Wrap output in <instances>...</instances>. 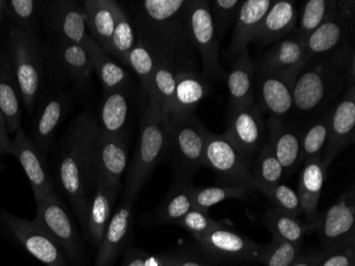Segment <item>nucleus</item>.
Returning a JSON list of instances; mask_svg holds the SVG:
<instances>
[{"instance_id": "nucleus-13", "label": "nucleus", "mask_w": 355, "mask_h": 266, "mask_svg": "<svg viewBox=\"0 0 355 266\" xmlns=\"http://www.w3.org/2000/svg\"><path fill=\"white\" fill-rule=\"evenodd\" d=\"M316 228L322 248L355 243L354 190L343 194L324 215L319 216Z\"/></svg>"}, {"instance_id": "nucleus-31", "label": "nucleus", "mask_w": 355, "mask_h": 266, "mask_svg": "<svg viewBox=\"0 0 355 266\" xmlns=\"http://www.w3.org/2000/svg\"><path fill=\"white\" fill-rule=\"evenodd\" d=\"M193 189L191 178L175 177L171 189L155 210V221L177 225L193 209Z\"/></svg>"}, {"instance_id": "nucleus-41", "label": "nucleus", "mask_w": 355, "mask_h": 266, "mask_svg": "<svg viewBox=\"0 0 355 266\" xmlns=\"http://www.w3.org/2000/svg\"><path fill=\"white\" fill-rule=\"evenodd\" d=\"M251 187L253 191L257 187H272L278 185L282 182L284 176H286L283 166L267 142L257 155L254 165L251 167Z\"/></svg>"}, {"instance_id": "nucleus-14", "label": "nucleus", "mask_w": 355, "mask_h": 266, "mask_svg": "<svg viewBox=\"0 0 355 266\" xmlns=\"http://www.w3.org/2000/svg\"><path fill=\"white\" fill-rule=\"evenodd\" d=\"M340 99L331 108L328 139L321 162L328 169L331 162L355 139V85H348Z\"/></svg>"}, {"instance_id": "nucleus-47", "label": "nucleus", "mask_w": 355, "mask_h": 266, "mask_svg": "<svg viewBox=\"0 0 355 266\" xmlns=\"http://www.w3.org/2000/svg\"><path fill=\"white\" fill-rule=\"evenodd\" d=\"M243 1L241 0H211L209 10L218 40L223 39L227 30L235 23Z\"/></svg>"}, {"instance_id": "nucleus-36", "label": "nucleus", "mask_w": 355, "mask_h": 266, "mask_svg": "<svg viewBox=\"0 0 355 266\" xmlns=\"http://www.w3.org/2000/svg\"><path fill=\"white\" fill-rule=\"evenodd\" d=\"M115 26L107 53L121 65L127 66V60L137 42V32L129 13L113 0Z\"/></svg>"}, {"instance_id": "nucleus-34", "label": "nucleus", "mask_w": 355, "mask_h": 266, "mask_svg": "<svg viewBox=\"0 0 355 266\" xmlns=\"http://www.w3.org/2000/svg\"><path fill=\"white\" fill-rule=\"evenodd\" d=\"M112 3L113 0H85L83 3L89 35L107 53L115 26L114 11Z\"/></svg>"}, {"instance_id": "nucleus-38", "label": "nucleus", "mask_w": 355, "mask_h": 266, "mask_svg": "<svg viewBox=\"0 0 355 266\" xmlns=\"http://www.w3.org/2000/svg\"><path fill=\"white\" fill-rule=\"evenodd\" d=\"M336 0H308L299 11L298 23L293 35L305 40L319 26L336 14Z\"/></svg>"}, {"instance_id": "nucleus-29", "label": "nucleus", "mask_w": 355, "mask_h": 266, "mask_svg": "<svg viewBox=\"0 0 355 266\" xmlns=\"http://www.w3.org/2000/svg\"><path fill=\"white\" fill-rule=\"evenodd\" d=\"M225 77L230 96V108L249 107L255 103V67L248 49L235 58L232 69Z\"/></svg>"}, {"instance_id": "nucleus-1", "label": "nucleus", "mask_w": 355, "mask_h": 266, "mask_svg": "<svg viewBox=\"0 0 355 266\" xmlns=\"http://www.w3.org/2000/svg\"><path fill=\"white\" fill-rule=\"evenodd\" d=\"M191 0H141L133 3L130 15L137 38L155 57L180 67H197L196 49L189 33Z\"/></svg>"}, {"instance_id": "nucleus-15", "label": "nucleus", "mask_w": 355, "mask_h": 266, "mask_svg": "<svg viewBox=\"0 0 355 266\" xmlns=\"http://www.w3.org/2000/svg\"><path fill=\"white\" fill-rule=\"evenodd\" d=\"M198 243L207 257L219 261H257L262 248L223 224L211 230Z\"/></svg>"}, {"instance_id": "nucleus-16", "label": "nucleus", "mask_w": 355, "mask_h": 266, "mask_svg": "<svg viewBox=\"0 0 355 266\" xmlns=\"http://www.w3.org/2000/svg\"><path fill=\"white\" fill-rule=\"evenodd\" d=\"M44 17L58 41L83 45L89 37L83 3L71 0L45 3Z\"/></svg>"}, {"instance_id": "nucleus-40", "label": "nucleus", "mask_w": 355, "mask_h": 266, "mask_svg": "<svg viewBox=\"0 0 355 266\" xmlns=\"http://www.w3.org/2000/svg\"><path fill=\"white\" fill-rule=\"evenodd\" d=\"M253 191L246 185H225L195 188L193 191V209L207 212L209 208L228 199H244Z\"/></svg>"}, {"instance_id": "nucleus-53", "label": "nucleus", "mask_w": 355, "mask_h": 266, "mask_svg": "<svg viewBox=\"0 0 355 266\" xmlns=\"http://www.w3.org/2000/svg\"><path fill=\"white\" fill-rule=\"evenodd\" d=\"M321 257V251H312L308 255H302L298 258L292 266H318L319 260Z\"/></svg>"}, {"instance_id": "nucleus-30", "label": "nucleus", "mask_w": 355, "mask_h": 266, "mask_svg": "<svg viewBox=\"0 0 355 266\" xmlns=\"http://www.w3.org/2000/svg\"><path fill=\"white\" fill-rule=\"evenodd\" d=\"M67 107L69 97L67 94L59 92L51 96L40 113L32 129L31 141L43 155L51 149L53 137L63 121Z\"/></svg>"}, {"instance_id": "nucleus-33", "label": "nucleus", "mask_w": 355, "mask_h": 266, "mask_svg": "<svg viewBox=\"0 0 355 266\" xmlns=\"http://www.w3.org/2000/svg\"><path fill=\"white\" fill-rule=\"evenodd\" d=\"M55 58L64 73L78 87L87 89L94 74V67L85 47L79 44L58 41Z\"/></svg>"}, {"instance_id": "nucleus-3", "label": "nucleus", "mask_w": 355, "mask_h": 266, "mask_svg": "<svg viewBox=\"0 0 355 266\" xmlns=\"http://www.w3.org/2000/svg\"><path fill=\"white\" fill-rule=\"evenodd\" d=\"M353 45L309 60L297 75L294 112L304 119H316L333 107L349 83L348 64Z\"/></svg>"}, {"instance_id": "nucleus-2", "label": "nucleus", "mask_w": 355, "mask_h": 266, "mask_svg": "<svg viewBox=\"0 0 355 266\" xmlns=\"http://www.w3.org/2000/svg\"><path fill=\"white\" fill-rule=\"evenodd\" d=\"M98 123L89 110L71 123L64 135L58 162V179L69 198L73 213L85 230L89 206V193L95 185L93 143Z\"/></svg>"}, {"instance_id": "nucleus-7", "label": "nucleus", "mask_w": 355, "mask_h": 266, "mask_svg": "<svg viewBox=\"0 0 355 266\" xmlns=\"http://www.w3.org/2000/svg\"><path fill=\"white\" fill-rule=\"evenodd\" d=\"M189 25L193 47L202 62V75L207 80L225 77V72L220 62L219 40L209 10V1L191 0Z\"/></svg>"}, {"instance_id": "nucleus-12", "label": "nucleus", "mask_w": 355, "mask_h": 266, "mask_svg": "<svg viewBox=\"0 0 355 266\" xmlns=\"http://www.w3.org/2000/svg\"><path fill=\"white\" fill-rule=\"evenodd\" d=\"M297 75L255 69L254 94L269 117L286 119L294 112V85Z\"/></svg>"}, {"instance_id": "nucleus-5", "label": "nucleus", "mask_w": 355, "mask_h": 266, "mask_svg": "<svg viewBox=\"0 0 355 266\" xmlns=\"http://www.w3.org/2000/svg\"><path fill=\"white\" fill-rule=\"evenodd\" d=\"M207 131L195 113L167 117L165 158L173 166L175 177L193 178L205 165Z\"/></svg>"}, {"instance_id": "nucleus-23", "label": "nucleus", "mask_w": 355, "mask_h": 266, "mask_svg": "<svg viewBox=\"0 0 355 266\" xmlns=\"http://www.w3.org/2000/svg\"><path fill=\"white\" fill-rule=\"evenodd\" d=\"M211 91L207 78L197 67H180L175 75L173 105L167 117L195 113L197 106Z\"/></svg>"}, {"instance_id": "nucleus-48", "label": "nucleus", "mask_w": 355, "mask_h": 266, "mask_svg": "<svg viewBox=\"0 0 355 266\" xmlns=\"http://www.w3.org/2000/svg\"><path fill=\"white\" fill-rule=\"evenodd\" d=\"M177 225L184 228L198 242L201 238L207 235L211 230L219 227V226L223 225V223H219L216 219H212L207 212L191 209V211L187 212L183 216Z\"/></svg>"}, {"instance_id": "nucleus-37", "label": "nucleus", "mask_w": 355, "mask_h": 266, "mask_svg": "<svg viewBox=\"0 0 355 266\" xmlns=\"http://www.w3.org/2000/svg\"><path fill=\"white\" fill-rule=\"evenodd\" d=\"M178 69L179 67L171 62L157 59L153 74V87L148 103H155L166 116H168L173 105Z\"/></svg>"}, {"instance_id": "nucleus-44", "label": "nucleus", "mask_w": 355, "mask_h": 266, "mask_svg": "<svg viewBox=\"0 0 355 266\" xmlns=\"http://www.w3.org/2000/svg\"><path fill=\"white\" fill-rule=\"evenodd\" d=\"M157 58L145 42L137 38V44L128 57L127 66H129L141 80L144 91L147 97H150L153 87V74L157 66Z\"/></svg>"}, {"instance_id": "nucleus-49", "label": "nucleus", "mask_w": 355, "mask_h": 266, "mask_svg": "<svg viewBox=\"0 0 355 266\" xmlns=\"http://www.w3.org/2000/svg\"><path fill=\"white\" fill-rule=\"evenodd\" d=\"M179 255L159 253L150 255L141 249H128L121 266H177Z\"/></svg>"}, {"instance_id": "nucleus-8", "label": "nucleus", "mask_w": 355, "mask_h": 266, "mask_svg": "<svg viewBox=\"0 0 355 266\" xmlns=\"http://www.w3.org/2000/svg\"><path fill=\"white\" fill-rule=\"evenodd\" d=\"M37 225L58 244L65 257H69L73 264L79 263L83 255V243L67 208L63 205L57 193L37 203Z\"/></svg>"}, {"instance_id": "nucleus-42", "label": "nucleus", "mask_w": 355, "mask_h": 266, "mask_svg": "<svg viewBox=\"0 0 355 266\" xmlns=\"http://www.w3.org/2000/svg\"><path fill=\"white\" fill-rule=\"evenodd\" d=\"M330 110L317 116L302 132V163L321 159L328 139Z\"/></svg>"}, {"instance_id": "nucleus-11", "label": "nucleus", "mask_w": 355, "mask_h": 266, "mask_svg": "<svg viewBox=\"0 0 355 266\" xmlns=\"http://www.w3.org/2000/svg\"><path fill=\"white\" fill-rule=\"evenodd\" d=\"M266 133L264 111L259 103H254L249 107L230 108L227 130L223 135L247 159L251 161L259 155L265 145Z\"/></svg>"}, {"instance_id": "nucleus-17", "label": "nucleus", "mask_w": 355, "mask_h": 266, "mask_svg": "<svg viewBox=\"0 0 355 266\" xmlns=\"http://www.w3.org/2000/svg\"><path fill=\"white\" fill-rule=\"evenodd\" d=\"M10 155L14 156L21 163L29 179L37 203L55 192L53 179L46 166L45 157L21 128L16 132L11 142Z\"/></svg>"}, {"instance_id": "nucleus-32", "label": "nucleus", "mask_w": 355, "mask_h": 266, "mask_svg": "<svg viewBox=\"0 0 355 266\" xmlns=\"http://www.w3.org/2000/svg\"><path fill=\"white\" fill-rule=\"evenodd\" d=\"M21 99L11 59L0 56V110L10 133L21 129Z\"/></svg>"}, {"instance_id": "nucleus-27", "label": "nucleus", "mask_w": 355, "mask_h": 266, "mask_svg": "<svg viewBox=\"0 0 355 266\" xmlns=\"http://www.w3.org/2000/svg\"><path fill=\"white\" fill-rule=\"evenodd\" d=\"M327 169L321 159L304 163L299 182L298 195L300 198L302 213L306 217V224L317 227L318 223V203L321 191L326 181Z\"/></svg>"}, {"instance_id": "nucleus-26", "label": "nucleus", "mask_w": 355, "mask_h": 266, "mask_svg": "<svg viewBox=\"0 0 355 266\" xmlns=\"http://www.w3.org/2000/svg\"><path fill=\"white\" fill-rule=\"evenodd\" d=\"M275 0H245L234 23L229 56L236 58L248 49Z\"/></svg>"}, {"instance_id": "nucleus-18", "label": "nucleus", "mask_w": 355, "mask_h": 266, "mask_svg": "<svg viewBox=\"0 0 355 266\" xmlns=\"http://www.w3.org/2000/svg\"><path fill=\"white\" fill-rule=\"evenodd\" d=\"M128 144L125 135H107L99 127L93 143V167L96 175L115 183H121V177L128 166Z\"/></svg>"}, {"instance_id": "nucleus-45", "label": "nucleus", "mask_w": 355, "mask_h": 266, "mask_svg": "<svg viewBox=\"0 0 355 266\" xmlns=\"http://www.w3.org/2000/svg\"><path fill=\"white\" fill-rule=\"evenodd\" d=\"M301 256V245L273 239L262 246L257 262L265 266H292Z\"/></svg>"}, {"instance_id": "nucleus-19", "label": "nucleus", "mask_w": 355, "mask_h": 266, "mask_svg": "<svg viewBox=\"0 0 355 266\" xmlns=\"http://www.w3.org/2000/svg\"><path fill=\"white\" fill-rule=\"evenodd\" d=\"M121 190V183L109 181L101 176H95L93 197L89 201L85 231L87 241L98 247L105 235L112 211Z\"/></svg>"}, {"instance_id": "nucleus-50", "label": "nucleus", "mask_w": 355, "mask_h": 266, "mask_svg": "<svg viewBox=\"0 0 355 266\" xmlns=\"http://www.w3.org/2000/svg\"><path fill=\"white\" fill-rule=\"evenodd\" d=\"M318 266H355V243L322 248Z\"/></svg>"}, {"instance_id": "nucleus-25", "label": "nucleus", "mask_w": 355, "mask_h": 266, "mask_svg": "<svg viewBox=\"0 0 355 266\" xmlns=\"http://www.w3.org/2000/svg\"><path fill=\"white\" fill-rule=\"evenodd\" d=\"M353 32L354 26L343 21L335 14L304 40L308 61L352 45Z\"/></svg>"}, {"instance_id": "nucleus-54", "label": "nucleus", "mask_w": 355, "mask_h": 266, "mask_svg": "<svg viewBox=\"0 0 355 266\" xmlns=\"http://www.w3.org/2000/svg\"><path fill=\"white\" fill-rule=\"evenodd\" d=\"M177 266H207L199 262L195 258L189 257V256L179 255Z\"/></svg>"}, {"instance_id": "nucleus-24", "label": "nucleus", "mask_w": 355, "mask_h": 266, "mask_svg": "<svg viewBox=\"0 0 355 266\" xmlns=\"http://www.w3.org/2000/svg\"><path fill=\"white\" fill-rule=\"evenodd\" d=\"M299 11L296 1L275 0L253 41L268 46L292 35L298 23Z\"/></svg>"}, {"instance_id": "nucleus-22", "label": "nucleus", "mask_w": 355, "mask_h": 266, "mask_svg": "<svg viewBox=\"0 0 355 266\" xmlns=\"http://www.w3.org/2000/svg\"><path fill=\"white\" fill-rule=\"evenodd\" d=\"M308 62L304 40L289 35L281 41L272 44L254 63L255 69L272 73L298 75Z\"/></svg>"}, {"instance_id": "nucleus-39", "label": "nucleus", "mask_w": 355, "mask_h": 266, "mask_svg": "<svg viewBox=\"0 0 355 266\" xmlns=\"http://www.w3.org/2000/svg\"><path fill=\"white\" fill-rule=\"evenodd\" d=\"M264 225L271 232L273 239L283 240L299 245L302 243L303 238L314 229L312 226L299 221L298 217L276 209L267 212L264 217Z\"/></svg>"}, {"instance_id": "nucleus-28", "label": "nucleus", "mask_w": 355, "mask_h": 266, "mask_svg": "<svg viewBox=\"0 0 355 266\" xmlns=\"http://www.w3.org/2000/svg\"><path fill=\"white\" fill-rule=\"evenodd\" d=\"M83 46L89 53V59L93 64L94 73L97 74L101 80L103 93L128 89L130 83V75L127 69H123V65L115 61L89 35L85 40Z\"/></svg>"}, {"instance_id": "nucleus-46", "label": "nucleus", "mask_w": 355, "mask_h": 266, "mask_svg": "<svg viewBox=\"0 0 355 266\" xmlns=\"http://www.w3.org/2000/svg\"><path fill=\"white\" fill-rule=\"evenodd\" d=\"M254 191L261 192L266 196L269 201L275 205V209L298 217L302 213L300 198L298 193L292 188L287 187L283 183L272 185V187H257Z\"/></svg>"}, {"instance_id": "nucleus-52", "label": "nucleus", "mask_w": 355, "mask_h": 266, "mask_svg": "<svg viewBox=\"0 0 355 266\" xmlns=\"http://www.w3.org/2000/svg\"><path fill=\"white\" fill-rule=\"evenodd\" d=\"M11 151V141L8 135L7 124L3 112L0 110V156L9 155Z\"/></svg>"}, {"instance_id": "nucleus-35", "label": "nucleus", "mask_w": 355, "mask_h": 266, "mask_svg": "<svg viewBox=\"0 0 355 266\" xmlns=\"http://www.w3.org/2000/svg\"><path fill=\"white\" fill-rule=\"evenodd\" d=\"M130 113V101L128 89L103 93L101 108L99 127L111 135H125V126Z\"/></svg>"}, {"instance_id": "nucleus-43", "label": "nucleus", "mask_w": 355, "mask_h": 266, "mask_svg": "<svg viewBox=\"0 0 355 266\" xmlns=\"http://www.w3.org/2000/svg\"><path fill=\"white\" fill-rule=\"evenodd\" d=\"M44 8L45 1L9 0L6 1V16L11 21L12 26L30 33H35L37 24Z\"/></svg>"}, {"instance_id": "nucleus-21", "label": "nucleus", "mask_w": 355, "mask_h": 266, "mask_svg": "<svg viewBox=\"0 0 355 266\" xmlns=\"http://www.w3.org/2000/svg\"><path fill=\"white\" fill-rule=\"evenodd\" d=\"M135 201H121L112 215L105 235L98 246L95 266H113L130 241L132 228V208Z\"/></svg>"}, {"instance_id": "nucleus-51", "label": "nucleus", "mask_w": 355, "mask_h": 266, "mask_svg": "<svg viewBox=\"0 0 355 266\" xmlns=\"http://www.w3.org/2000/svg\"><path fill=\"white\" fill-rule=\"evenodd\" d=\"M336 15L346 23L355 26L354 0H340V1H337Z\"/></svg>"}, {"instance_id": "nucleus-20", "label": "nucleus", "mask_w": 355, "mask_h": 266, "mask_svg": "<svg viewBox=\"0 0 355 266\" xmlns=\"http://www.w3.org/2000/svg\"><path fill=\"white\" fill-rule=\"evenodd\" d=\"M273 153L280 161L285 175L288 176L302 163V128L286 119L269 117L267 123Z\"/></svg>"}, {"instance_id": "nucleus-55", "label": "nucleus", "mask_w": 355, "mask_h": 266, "mask_svg": "<svg viewBox=\"0 0 355 266\" xmlns=\"http://www.w3.org/2000/svg\"><path fill=\"white\" fill-rule=\"evenodd\" d=\"M6 17V1L0 0V25L3 23V19Z\"/></svg>"}, {"instance_id": "nucleus-6", "label": "nucleus", "mask_w": 355, "mask_h": 266, "mask_svg": "<svg viewBox=\"0 0 355 266\" xmlns=\"http://www.w3.org/2000/svg\"><path fill=\"white\" fill-rule=\"evenodd\" d=\"M11 62L19 85L21 101L32 113L43 85V59L37 33H30L19 28L10 27Z\"/></svg>"}, {"instance_id": "nucleus-4", "label": "nucleus", "mask_w": 355, "mask_h": 266, "mask_svg": "<svg viewBox=\"0 0 355 266\" xmlns=\"http://www.w3.org/2000/svg\"><path fill=\"white\" fill-rule=\"evenodd\" d=\"M167 116L155 103H148L141 121L139 146L133 156L121 201H135L145 182L165 158Z\"/></svg>"}, {"instance_id": "nucleus-9", "label": "nucleus", "mask_w": 355, "mask_h": 266, "mask_svg": "<svg viewBox=\"0 0 355 266\" xmlns=\"http://www.w3.org/2000/svg\"><path fill=\"white\" fill-rule=\"evenodd\" d=\"M0 226L12 239L46 266H69L61 248L37 225L0 210Z\"/></svg>"}, {"instance_id": "nucleus-10", "label": "nucleus", "mask_w": 355, "mask_h": 266, "mask_svg": "<svg viewBox=\"0 0 355 266\" xmlns=\"http://www.w3.org/2000/svg\"><path fill=\"white\" fill-rule=\"evenodd\" d=\"M203 166L214 171L225 185L251 187L250 160L223 133L216 135L209 130L207 131Z\"/></svg>"}]
</instances>
